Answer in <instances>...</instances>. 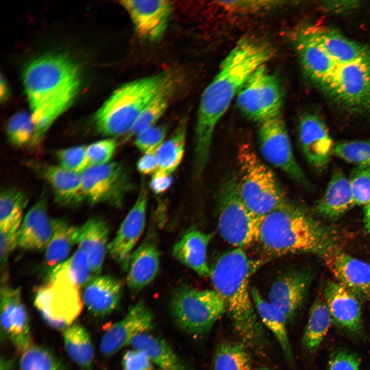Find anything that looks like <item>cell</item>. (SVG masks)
<instances>
[{"label":"cell","instance_id":"277c9868","mask_svg":"<svg viewBox=\"0 0 370 370\" xmlns=\"http://www.w3.org/2000/svg\"><path fill=\"white\" fill-rule=\"evenodd\" d=\"M258 241L274 257L325 253L329 245L324 228L304 209L290 203L264 216Z\"/></svg>","mask_w":370,"mask_h":370},{"label":"cell","instance_id":"f5cc1de1","mask_svg":"<svg viewBox=\"0 0 370 370\" xmlns=\"http://www.w3.org/2000/svg\"><path fill=\"white\" fill-rule=\"evenodd\" d=\"M362 4V2L359 1H325L321 2L320 6L326 12L342 14L353 11Z\"/></svg>","mask_w":370,"mask_h":370},{"label":"cell","instance_id":"c3c4849f","mask_svg":"<svg viewBox=\"0 0 370 370\" xmlns=\"http://www.w3.org/2000/svg\"><path fill=\"white\" fill-rule=\"evenodd\" d=\"M167 131L168 128L165 125H154L138 134L134 144L144 153L157 151L164 142Z\"/></svg>","mask_w":370,"mask_h":370},{"label":"cell","instance_id":"1f68e13d","mask_svg":"<svg viewBox=\"0 0 370 370\" xmlns=\"http://www.w3.org/2000/svg\"><path fill=\"white\" fill-rule=\"evenodd\" d=\"M130 346L144 352L161 370H193L165 340L149 332L136 336Z\"/></svg>","mask_w":370,"mask_h":370},{"label":"cell","instance_id":"816d5d0a","mask_svg":"<svg viewBox=\"0 0 370 370\" xmlns=\"http://www.w3.org/2000/svg\"><path fill=\"white\" fill-rule=\"evenodd\" d=\"M327 370H360L357 356L346 350H339L330 357Z\"/></svg>","mask_w":370,"mask_h":370},{"label":"cell","instance_id":"74e56055","mask_svg":"<svg viewBox=\"0 0 370 370\" xmlns=\"http://www.w3.org/2000/svg\"><path fill=\"white\" fill-rule=\"evenodd\" d=\"M212 370H252L248 348L240 341H222L213 358Z\"/></svg>","mask_w":370,"mask_h":370},{"label":"cell","instance_id":"ab89813d","mask_svg":"<svg viewBox=\"0 0 370 370\" xmlns=\"http://www.w3.org/2000/svg\"><path fill=\"white\" fill-rule=\"evenodd\" d=\"M20 370H66L61 361L43 347L31 345L22 354Z\"/></svg>","mask_w":370,"mask_h":370},{"label":"cell","instance_id":"83f0119b","mask_svg":"<svg viewBox=\"0 0 370 370\" xmlns=\"http://www.w3.org/2000/svg\"><path fill=\"white\" fill-rule=\"evenodd\" d=\"M213 236V233L189 230L174 246L173 255L198 275L208 277L211 268L207 262V249Z\"/></svg>","mask_w":370,"mask_h":370},{"label":"cell","instance_id":"7a4b0ae2","mask_svg":"<svg viewBox=\"0 0 370 370\" xmlns=\"http://www.w3.org/2000/svg\"><path fill=\"white\" fill-rule=\"evenodd\" d=\"M262 260H250L243 249L223 253L211 268L214 289L223 299L235 332L248 349L263 355L269 346L264 325L252 298L249 280Z\"/></svg>","mask_w":370,"mask_h":370},{"label":"cell","instance_id":"8992f818","mask_svg":"<svg viewBox=\"0 0 370 370\" xmlns=\"http://www.w3.org/2000/svg\"><path fill=\"white\" fill-rule=\"evenodd\" d=\"M237 160L239 195L252 212L264 217L289 203L275 174L260 159L250 144L240 145Z\"/></svg>","mask_w":370,"mask_h":370},{"label":"cell","instance_id":"5b68a950","mask_svg":"<svg viewBox=\"0 0 370 370\" xmlns=\"http://www.w3.org/2000/svg\"><path fill=\"white\" fill-rule=\"evenodd\" d=\"M171 77L160 73L119 87L95 114L96 131L106 136H125L144 107Z\"/></svg>","mask_w":370,"mask_h":370},{"label":"cell","instance_id":"60d3db41","mask_svg":"<svg viewBox=\"0 0 370 370\" xmlns=\"http://www.w3.org/2000/svg\"><path fill=\"white\" fill-rule=\"evenodd\" d=\"M35 126L31 114L21 112L9 120L6 134L9 141L14 146L22 147L32 144Z\"/></svg>","mask_w":370,"mask_h":370},{"label":"cell","instance_id":"ac0fdd59","mask_svg":"<svg viewBox=\"0 0 370 370\" xmlns=\"http://www.w3.org/2000/svg\"><path fill=\"white\" fill-rule=\"evenodd\" d=\"M292 40L304 71L321 87L338 65L318 41L311 25L302 27L296 31Z\"/></svg>","mask_w":370,"mask_h":370},{"label":"cell","instance_id":"e575fe53","mask_svg":"<svg viewBox=\"0 0 370 370\" xmlns=\"http://www.w3.org/2000/svg\"><path fill=\"white\" fill-rule=\"evenodd\" d=\"M332 321L325 300L318 298L310 308L309 318L302 338L304 349L309 353L317 351Z\"/></svg>","mask_w":370,"mask_h":370},{"label":"cell","instance_id":"52a82bcc","mask_svg":"<svg viewBox=\"0 0 370 370\" xmlns=\"http://www.w3.org/2000/svg\"><path fill=\"white\" fill-rule=\"evenodd\" d=\"M218 206V229L227 243L243 249L258 240L264 216L255 214L245 205L235 177H229L224 182Z\"/></svg>","mask_w":370,"mask_h":370},{"label":"cell","instance_id":"681fc988","mask_svg":"<svg viewBox=\"0 0 370 370\" xmlns=\"http://www.w3.org/2000/svg\"><path fill=\"white\" fill-rule=\"evenodd\" d=\"M116 147V141L111 139L99 140L87 146L86 155L88 167L110 162Z\"/></svg>","mask_w":370,"mask_h":370},{"label":"cell","instance_id":"f1b7e54d","mask_svg":"<svg viewBox=\"0 0 370 370\" xmlns=\"http://www.w3.org/2000/svg\"><path fill=\"white\" fill-rule=\"evenodd\" d=\"M318 41L336 64L350 63L370 53V48L346 38L332 27L311 25Z\"/></svg>","mask_w":370,"mask_h":370},{"label":"cell","instance_id":"6f0895ef","mask_svg":"<svg viewBox=\"0 0 370 370\" xmlns=\"http://www.w3.org/2000/svg\"><path fill=\"white\" fill-rule=\"evenodd\" d=\"M363 220L366 229L370 232V202L364 206Z\"/></svg>","mask_w":370,"mask_h":370},{"label":"cell","instance_id":"d4e9b609","mask_svg":"<svg viewBox=\"0 0 370 370\" xmlns=\"http://www.w3.org/2000/svg\"><path fill=\"white\" fill-rule=\"evenodd\" d=\"M37 168L49 183L56 201L65 206H75L85 200L81 174L67 170L60 165L39 164Z\"/></svg>","mask_w":370,"mask_h":370},{"label":"cell","instance_id":"8fae6325","mask_svg":"<svg viewBox=\"0 0 370 370\" xmlns=\"http://www.w3.org/2000/svg\"><path fill=\"white\" fill-rule=\"evenodd\" d=\"M83 304L80 289L61 280L48 279L34 297V305L43 320L58 330L63 331L73 323Z\"/></svg>","mask_w":370,"mask_h":370},{"label":"cell","instance_id":"ba28073f","mask_svg":"<svg viewBox=\"0 0 370 370\" xmlns=\"http://www.w3.org/2000/svg\"><path fill=\"white\" fill-rule=\"evenodd\" d=\"M170 308L177 326L196 337L208 333L226 312L223 299L214 289L190 287L181 288L175 292Z\"/></svg>","mask_w":370,"mask_h":370},{"label":"cell","instance_id":"9c48e42d","mask_svg":"<svg viewBox=\"0 0 370 370\" xmlns=\"http://www.w3.org/2000/svg\"><path fill=\"white\" fill-rule=\"evenodd\" d=\"M338 107L357 114H370V53L339 65L320 87Z\"/></svg>","mask_w":370,"mask_h":370},{"label":"cell","instance_id":"30bf717a","mask_svg":"<svg viewBox=\"0 0 370 370\" xmlns=\"http://www.w3.org/2000/svg\"><path fill=\"white\" fill-rule=\"evenodd\" d=\"M236 101L242 113L259 124L282 115L283 99L279 82L265 65L248 79Z\"/></svg>","mask_w":370,"mask_h":370},{"label":"cell","instance_id":"11a10c76","mask_svg":"<svg viewBox=\"0 0 370 370\" xmlns=\"http://www.w3.org/2000/svg\"><path fill=\"white\" fill-rule=\"evenodd\" d=\"M173 181L171 175L153 176L150 182V187L155 194H162L171 187Z\"/></svg>","mask_w":370,"mask_h":370},{"label":"cell","instance_id":"6da1fadb","mask_svg":"<svg viewBox=\"0 0 370 370\" xmlns=\"http://www.w3.org/2000/svg\"><path fill=\"white\" fill-rule=\"evenodd\" d=\"M271 47L249 38L238 41L222 61L219 71L202 93L195 127L194 164L204 170L216 125L250 76L272 57Z\"/></svg>","mask_w":370,"mask_h":370},{"label":"cell","instance_id":"484cf974","mask_svg":"<svg viewBox=\"0 0 370 370\" xmlns=\"http://www.w3.org/2000/svg\"><path fill=\"white\" fill-rule=\"evenodd\" d=\"M159 266V250L153 238L149 236L130 257L126 278L129 288L138 291L146 287L155 278Z\"/></svg>","mask_w":370,"mask_h":370},{"label":"cell","instance_id":"44dd1931","mask_svg":"<svg viewBox=\"0 0 370 370\" xmlns=\"http://www.w3.org/2000/svg\"><path fill=\"white\" fill-rule=\"evenodd\" d=\"M326 255V264L338 282L359 298L370 301V264L340 251Z\"/></svg>","mask_w":370,"mask_h":370},{"label":"cell","instance_id":"603a6c76","mask_svg":"<svg viewBox=\"0 0 370 370\" xmlns=\"http://www.w3.org/2000/svg\"><path fill=\"white\" fill-rule=\"evenodd\" d=\"M324 294L332 320L349 332H359L362 328L359 298L342 285L334 281L326 284Z\"/></svg>","mask_w":370,"mask_h":370},{"label":"cell","instance_id":"7c38bea8","mask_svg":"<svg viewBox=\"0 0 370 370\" xmlns=\"http://www.w3.org/2000/svg\"><path fill=\"white\" fill-rule=\"evenodd\" d=\"M259 124L260 146L264 158L300 185L311 189L310 181L295 158L282 115Z\"/></svg>","mask_w":370,"mask_h":370},{"label":"cell","instance_id":"7dc6e473","mask_svg":"<svg viewBox=\"0 0 370 370\" xmlns=\"http://www.w3.org/2000/svg\"><path fill=\"white\" fill-rule=\"evenodd\" d=\"M22 218L0 224V259L1 269L5 267L9 256L17 246V233Z\"/></svg>","mask_w":370,"mask_h":370},{"label":"cell","instance_id":"db71d44e","mask_svg":"<svg viewBox=\"0 0 370 370\" xmlns=\"http://www.w3.org/2000/svg\"><path fill=\"white\" fill-rule=\"evenodd\" d=\"M157 152L153 151L144 154L137 163L138 172L143 175L154 174L158 168Z\"/></svg>","mask_w":370,"mask_h":370},{"label":"cell","instance_id":"4316f807","mask_svg":"<svg viewBox=\"0 0 370 370\" xmlns=\"http://www.w3.org/2000/svg\"><path fill=\"white\" fill-rule=\"evenodd\" d=\"M109 229L101 219L91 218L78 226L77 245L87 256L92 274L100 275L106 251Z\"/></svg>","mask_w":370,"mask_h":370},{"label":"cell","instance_id":"cb8c5ba5","mask_svg":"<svg viewBox=\"0 0 370 370\" xmlns=\"http://www.w3.org/2000/svg\"><path fill=\"white\" fill-rule=\"evenodd\" d=\"M82 300L88 310L95 317L110 314L119 304L122 285L119 280L107 275L95 276L84 287Z\"/></svg>","mask_w":370,"mask_h":370},{"label":"cell","instance_id":"f6af8a7d","mask_svg":"<svg viewBox=\"0 0 370 370\" xmlns=\"http://www.w3.org/2000/svg\"><path fill=\"white\" fill-rule=\"evenodd\" d=\"M349 180L355 206L368 204L370 202V165H357Z\"/></svg>","mask_w":370,"mask_h":370},{"label":"cell","instance_id":"4dcf8cb0","mask_svg":"<svg viewBox=\"0 0 370 370\" xmlns=\"http://www.w3.org/2000/svg\"><path fill=\"white\" fill-rule=\"evenodd\" d=\"M251 293L261 322L275 338L285 359L292 365L294 363V358L288 334L286 316L268 300L264 299L255 288L251 289Z\"/></svg>","mask_w":370,"mask_h":370},{"label":"cell","instance_id":"f35d334b","mask_svg":"<svg viewBox=\"0 0 370 370\" xmlns=\"http://www.w3.org/2000/svg\"><path fill=\"white\" fill-rule=\"evenodd\" d=\"M78 232V226L63 220L45 248V261L49 266L54 267L66 260L72 247L77 244Z\"/></svg>","mask_w":370,"mask_h":370},{"label":"cell","instance_id":"ee69618b","mask_svg":"<svg viewBox=\"0 0 370 370\" xmlns=\"http://www.w3.org/2000/svg\"><path fill=\"white\" fill-rule=\"evenodd\" d=\"M334 153L357 165H370V139L339 142L335 144Z\"/></svg>","mask_w":370,"mask_h":370},{"label":"cell","instance_id":"b9f144b4","mask_svg":"<svg viewBox=\"0 0 370 370\" xmlns=\"http://www.w3.org/2000/svg\"><path fill=\"white\" fill-rule=\"evenodd\" d=\"M28 201L27 195L16 188L4 190L0 196V224L22 218Z\"/></svg>","mask_w":370,"mask_h":370},{"label":"cell","instance_id":"3957f363","mask_svg":"<svg viewBox=\"0 0 370 370\" xmlns=\"http://www.w3.org/2000/svg\"><path fill=\"white\" fill-rule=\"evenodd\" d=\"M23 83L35 126L32 145H37L73 102L80 86L79 70L65 56L45 55L29 63Z\"/></svg>","mask_w":370,"mask_h":370},{"label":"cell","instance_id":"ffe728a7","mask_svg":"<svg viewBox=\"0 0 370 370\" xmlns=\"http://www.w3.org/2000/svg\"><path fill=\"white\" fill-rule=\"evenodd\" d=\"M62 221L49 217L45 198H41L21 223L17 233V246L26 250L45 249Z\"/></svg>","mask_w":370,"mask_h":370},{"label":"cell","instance_id":"4fadbf2b","mask_svg":"<svg viewBox=\"0 0 370 370\" xmlns=\"http://www.w3.org/2000/svg\"><path fill=\"white\" fill-rule=\"evenodd\" d=\"M81 181L85 199L91 204L119 206L132 186L127 169L119 162L89 166Z\"/></svg>","mask_w":370,"mask_h":370},{"label":"cell","instance_id":"d6986e66","mask_svg":"<svg viewBox=\"0 0 370 370\" xmlns=\"http://www.w3.org/2000/svg\"><path fill=\"white\" fill-rule=\"evenodd\" d=\"M120 3L131 17L139 37L154 41L163 35L172 11L169 1L125 0Z\"/></svg>","mask_w":370,"mask_h":370},{"label":"cell","instance_id":"9a60e30c","mask_svg":"<svg viewBox=\"0 0 370 370\" xmlns=\"http://www.w3.org/2000/svg\"><path fill=\"white\" fill-rule=\"evenodd\" d=\"M1 325L5 336L22 354L31 345L29 319L20 288H1Z\"/></svg>","mask_w":370,"mask_h":370},{"label":"cell","instance_id":"d6a6232c","mask_svg":"<svg viewBox=\"0 0 370 370\" xmlns=\"http://www.w3.org/2000/svg\"><path fill=\"white\" fill-rule=\"evenodd\" d=\"M66 352L69 358L83 370H90L94 358V347L87 330L75 323L63 331Z\"/></svg>","mask_w":370,"mask_h":370},{"label":"cell","instance_id":"bcb514c9","mask_svg":"<svg viewBox=\"0 0 370 370\" xmlns=\"http://www.w3.org/2000/svg\"><path fill=\"white\" fill-rule=\"evenodd\" d=\"M87 146L77 145L61 149L56 156L59 165L74 173L81 174L88 167Z\"/></svg>","mask_w":370,"mask_h":370},{"label":"cell","instance_id":"2e32d148","mask_svg":"<svg viewBox=\"0 0 370 370\" xmlns=\"http://www.w3.org/2000/svg\"><path fill=\"white\" fill-rule=\"evenodd\" d=\"M147 195L146 189L142 186L134 205L108 245L107 251L110 256L125 271L134 247L145 226Z\"/></svg>","mask_w":370,"mask_h":370},{"label":"cell","instance_id":"7402d4cb","mask_svg":"<svg viewBox=\"0 0 370 370\" xmlns=\"http://www.w3.org/2000/svg\"><path fill=\"white\" fill-rule=\"evenodd\" d=\"M310 282L304 270L291 269L279 276L271 285L268 301L291 320L302 305Z\"/></svg>","mask_w":370,"mask_h":370},{"label":"cell","instance_id":"9f6ffc18","mask_svg":"<svg viewBox=\"0 0 370 370\" xmlns=\"http://www.w3.org/2000/svg\"><path fill=\"white\" fill-rule=\"evenodd\" d=\"M14 361L12 358H2L0 361V370H13Z\"/></svg>","mask_w":370,"mask_h":370},{"label":"cell","instance_id":"836d02e7","mask_svg":"<svg viewBox=\"0 0 370 370\" xmlns=\"http://www.w3.org/2000/svg\"><path fill=\"white\" fill-rule=\"evenodd\" d=\"M187 126L185 121L175 128L157 152L158 168L153 176L171 175L178 167L184 156Z\"/></svg>","mask_w":370,"mask_h":370},{"label":"cell","instance_id":"5bb4252c","mask_svg":"<svg viewBox=\"0 0 370 370\" xmlns=\"http://www.w3.org/2000/svg\"><path fill=\"white\" fill-rule=\"evenodd\" d=\"M153 326L151 311L143 301H139L129 308L122 319L107 329L101 339L100 351L105 356H110L130 345L136 336L149 332Z\"/></svg>","mask_w":370,"mask_h":370},{"label":"cell","instance_id":"f546056e","mask_svg":"<svg viewBox=\"0 0 370 370\" xmlns=\"http://www.w3.org/2000/svg\"><path fill=\"white\" fill-rule=\"evenodd\" d=\"M355 206L350 183L341 171L336 170L323 196L317 202L316 211L321 216L335 219Z\"/></svg>","mask_w":370,"mask_h":370},{"label":"cell","instance_id":"7bdbcfd3","mask_svg":"<svg viewBox=\"0 0 370 370\" xmlns=\"http://www.w3.org/2000/svg\"><path fill=\"white\" fill-rule=\"evenodd\" d=\"M215 4L228 13L234 14H252L276 8L288 3L274 0L217 1Z\"/></svg>","mask_w":370,"mask_h":370},{"label":"cell","instance_id":"f907efd6","mask_svg":"<svg viewBox=\"0 0 370 370\" xmlns=\"http://www.w3.org/2000/svg\"><path fill=\"white\" fill-rule=\"evenodd\" d=\"M123 370H153V363L143 351L132 348L122 359Z\"/></svg>","mask_w":370,"mask_h":370},{"label":"cell","instance_id":"e0dca14e","mask_svg":"<svg viewBox=\"0 0 370 370\" xmlns=\"http://www.w3.org/2000/svg\"><path fill=\"white\" fill-rule=\"evenodd\" d=\"M299 139L302 152L314 169H326L334 153L335 144L323 120L318 115L307 113L300 120Z\"/></svg>","mask_w":370,"mask_h":370},{"label":"cell","instance_id":"680465c9","mask_svg":"<svg viewBox=\"0 0 370 370\" xmlns=\"http://www.w3.org/2000/svg\"><path fill=\"white\" fill-rule=\"evenodd\" d=\"M252 370H274V369H273L272 368H270L269 367H266V366H260V367H258Z\"/></svg>","mask_w":370,"mask_h":370},{"label":"cell","instance_id":"d590c367","mask_svg":"<svg viewBox=\"0 0 370 370\" xmlns=\"http://www.w3.org/2000/svg\"><path fill=\"white\" fill-rule=\"evenodd\" d=\"M173 78L157 92L142 110L125 139L136 136L142 131L153 126L166 111L174 90Z\"/></svg>","mask_w":370,"mask_h":370},{"label":"cell","instance_id":"8d00e7d4","mask_svg":"<svg viewBox=\"0 0 370 370\" xmlns=\"http://www.w3.org/2000/svg\"><path fill=\"white\" fill-rule=\"evenodd\" d=\"M93 278L86 255L78 249L70 257L53 267L48 279L65 281L80 289Z\"/></svg>","mask_w":370,"mask_h":370}]
</instances>
